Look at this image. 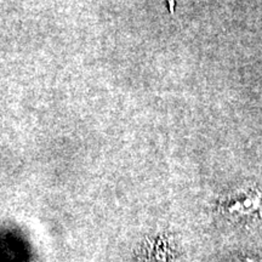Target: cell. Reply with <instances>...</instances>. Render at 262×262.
<instances>
[{
	"label": "cell",
	"mask_w": 262,
	"mask_h": 262,
	"mask_svg": "<svg viewBox=\"0 0 262 262\" xmlns=\"http://www.w3.org/2000/svg\"><path fill=\"white\" fill-rule=\"evenodd\" d=\"M262 194L258 191H249L244 195L235 196L225 205L228 214L235 216H250L258 211L261 206Z\"/></svg>",
	"instance_id": "cell-1"
},
{
	"label": "cell",
	"mask_w": 262,
	"mask_h": 262,
	"mask_svg": "<svg viewBox=\"0 0 262 262\" xmlns=\"http://www.w3.org/2000/svg\"><path fill=\"white\" fill-rule=\"evenodd\" d=\"M146 262H168L165 250L158 247L156 250H153L152 254H149V256H147Z\"/></svg>",
	"instance_id": "cell-2"
},
{
	"label": "cell",
	"mask_w": 262,
	"mask_h": 262,
	"mask_svg": "<svg viewBox=\"0 0 262 262\" xmlns=\"http://www.w3.org/2000/svg\"><path fill=\"white\" fill-rule=\"evenodd\" d=\"M239 262H260V260L257 258H251V257H245L243 260H241Z\"/></svg>",
	"instance_id": "cell-3"
}]
</instances>
